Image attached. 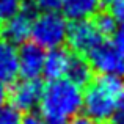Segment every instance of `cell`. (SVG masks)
I'll use <instances>...</instances> for the list:
<instances>
[{"label": "cell", "instance_id": "obj_4", "mask_svg": "<svg viewBox=\"0 0 124 124\" xmlns=\"http://www.w3.org/2000/svg\"><path fill=\"white\" fill-rule=\"evenodd\" d=\"M90 61L91 68L102 76H113V77H124V58L116 52L113 44H110L107 39L91 49L85 55Z\"/></svg>", "mask_w": 124, "mask_h": 124}, {"label": "cell", "instance_id": "obj_18", "mask_svg": "<svg viewBox=\"0 0 124 124\" xmlns=\"http://www.w3.org/2000/svg\"><path fill=\"white\" fill-rule=\"evenodd\" d=\"M61 5L63 0H38V6L42 13H58Z\"/></svg>", "mask_w": 124, "mask_h": 124}, {"label": "cell", "instance_id": "obj_3", "mask_svg": "<svg viewBox=\"0 0 124 124\" xmlns=\"http://www.w3.org/2000/svg\"><path fill=\"white\" fill-rule=\"evenodd\" d=\"M68 22L60 13H39L31 22V39L42 49L61 47L66 41Z\"/></svg>", "mask_w": 124, "mask_h": 124}, {"label": "cell", "instance_id": "obj_7", "mask_svg": "<svg viewBox=\"0 0 124 124\" xmlns=\"http://www.w3.org/2000/svg\"><path fill=\"white\" fill-rule=\"evenodd\" d=\"M44 49L36 46L35 42H24L17 50V63H19V74L22 79H38L42 74L44 66Z\"/></svg>", "mask_w": 124, "mask_h": 124}, {"label": "cell", "instance_id": "obj_21", "mask_svg": "<svg viewBox=\"0 0 124 124\" xmlns=\"http://www.w3.org/2000/svg\"><path fill=\"white\" fill-rule=\"evenodd\" d=\"M6 99H8V90H6L5 83L0 82V108H2V107H5Z\"/></svg>", "mask_w": 124, "mask_h": 124}, {"label": "cell", "instance_id": "obj_11", "mask_svg": "<svg viewBox=\"0 0 124 124\" xmlns=\"http://www.w3.org/2000/svg\"><path fill=\"white\" fill-rule=\"evenodd\" d=\"M19 74L17 50L8 41L0 39V82L9 83L14 82Z\"/></svg>", "mask_w": 124, "mask_h": 124}, {"label": "cell", "instance_id": "obj_9", "mask_svg": "<svg viewBox=\"0 0 124 124\" xmlns=\"http://www.w3.org/2000/svg\"><path fill=\"white\" fill-rule=\"evenodd\" d=\"M71 54L61 47L50 49L44 57V66H42V74L49 80L63 79L66 76L68 64H69Z\"/></svg>", "mask_w": 124, "mask_h": 124}, {"label": "cell", "instance_id": "obj_8", "mask_svg": "<svg viewBox=\"0 0 124 124\" xmlns=\"http://www.w3.org/2000/svg\"><path fill=\"white\" fill-rule=\"evenodd\" d=\"M35 16L30 9H21L17 14L6 19L5 24L0 27L2 39L8 41L9 44H24L31 33V22Z\"/></svg>", "mask_w": 124, "mask_h": 124}, {"label": "cell", "instance_id": "obj_2", "mask_svg": "<svg viewBox=\"0 0 124 124\" xmlns=\"http://www.w3.org/2000/svg\"><path fill=\"white\" fill-rule=\"evenodd\" d=\"M123 96L124 82L119 77L101 76L93 79L85 88L82 107L93 119L102 124H108Z\"/></svg>", "mask_w": 124, "mask_h": 124}, {"label": "cell", "instance_id": "obj_15", "mask_svg": "<svg viewBox=\"0 0 124 124\" xmlns=\"http://www.w3.org/2000/svg\"><path fill=\"white\" fill-rule=\"evenodd\" d=\"M0 124H22V116L11 105L0 108Z\"/></svg>", "mask_w": 124, "mask_h": 124}, {"label": "cell", "instance_id": "obj_5", "mask_svg": "<svg viewBox=\"0 0 124 124\" xmlns=\"http://www.w3.org/2000/svg\"><path fill=\"white\" fill-rule=\"evenodd\" d=\"M42 88L44 86L38 79H22L19 82H14V85L8 91V99L11 102V107L19 113H30L35 107L39 105Z\"/></svg>", "mask_w": 124, "mask_h": 124}, {"label": "cell", "instance_id": "obj_19", "mask_svg": "<svg viewBox=\"0 0 124 124\" xmlns=\"http://www.w3.org/2000/svg\"><path fill=\"white\" fill-rule=\"evenodd\" d=\"M68 124H102V123L93 119L91 116H88V115H76Z\"/></svg>", "mask_w": 124, "mask_h": 124}, {"label": "cell", "instance_id": "obj_14", "mask_svg": "<svg viewBox=\"0 0 124 124\" xmlns=\"http://www.w3.org/2000/svg\"><path fill=\"white\" fill-rule=\"evenodd\" d=\"M22 9L21 0H0V21L13 17Z\"/></svg>", "mask_w": 124, "mask_h": 124}, {"label": "cell", "instance_id": "obj_6", "mask_svg": "<svg viewBox=\"0 0 124 124\" xmlns=\"http://www.w3.org/2000/svg\"><path fill=\"white\" fill-rule=\"evenodd\" d=\"M66 41L69 47L74 50V54L85 57L91 49H94L99 42H102L104 38L97 33L93 22L83 19V21H72V24L68 25Z\"/></svg>", "mask_w": 124, "mask_h": 124}, {"label": "cell", "instance_id": "obj_16", "mask_svg": "<svg viewBox=\"0 0 124 124\" xmlns=\"http://www.w3.org/2000/svg\"><path fill=\"white\" fill-rule=\"evenodd\" d=\"M112 38H113V47H115L116 52L124 58V22L118 25V28H116L115 35H113Z\"/></svg>", "mask_w": 124, "mask_h": 124}, {"label": "cell", "instance_id": "obj_12", "mask_svg": "<svg viewBox=\"0 0 124 124\" xmlns=\"http://www.w3.org/2000/svg\"><path fill=\"white\" fill-rule=\"evenodd\" d=\"M101 6V0H63L64 16L72 21H83V19L93 17Z\"/></svg>", "mask_w": 124, "mask_h": 124}, {"label": "cell", "instance_id": "obj_17", "mask_svg": "<svg viewBox=\"0 0 124 124\" xmlns=\"http://www.w3.org/2000/svg\"><path fill=\"white\" fill-rule=\"evenodd\" d=\"M107 8H108L110 14H112L116 21H119L123 24L124 22V0H112V3H110Z\"/></svg>", "mask_w": 124, "mask_h": 124}, {"label": "cell", "instance_id": "obj_20", "mask_svg": "<svg viewBox=\"0 0 124 124\" xmlns=\"http://www.w3.org/2000/svg\"><path fill=\"white\" fill-rule=\"evenodd\" d=\"M22 124H46V123L42 121L41 116H36V115L28 113V115H25L24 118H22Z\"/></svg>", "mask_w": 124, "mask_h": 124}, {"label": "cell", "instance_id": "obj_10", "mask_svg": "<svg viewBox=\"0 0 124 124\" xmlns=\"http://www.w3.org/2000/svg\"><path fill=\"white\" fill-rule=\"evenodd\" d=\"M66 79L76 83L79 88L82 86L86 88L91 83V80L94 79V69L91 68L90 61L83 55L71 54L69 64H68V71H66Z\"/></svg>", "mask_w": 124, "mask_h": 124}, {"label": "cell", "instance_id": "obj_13", "mask_svg": "<svg viewBox=\"0 0 124 124\" xmlns=\"http://www.w3.org/2000/svg\"><path fill=\"white\" fill-rule=\"evenodd\" d=\"M94 28L97 30V33L107 39V38H112L115 35L116 28H118V24H116V19L110 14L108 11H97L96 14L91 19Z\"/></svg>", "mask_w": 124, "mask_h": 124}, {"label": "cell", "instance_id": "obj_1", "mask_svg": "<svg viewBox=\"0 0 124 124\" xmlns=\"http://www.w3.org/2000/svg\"><path fill=\"white\" fill-rule=\"evenodd\" d=\"M83 104L80 88L66 77L50 80L44 88L39 99L41 118L46 124H68L79 115Z\"/></svg>", "mask_w": 124, "mask_h": 124}]
</instances>
